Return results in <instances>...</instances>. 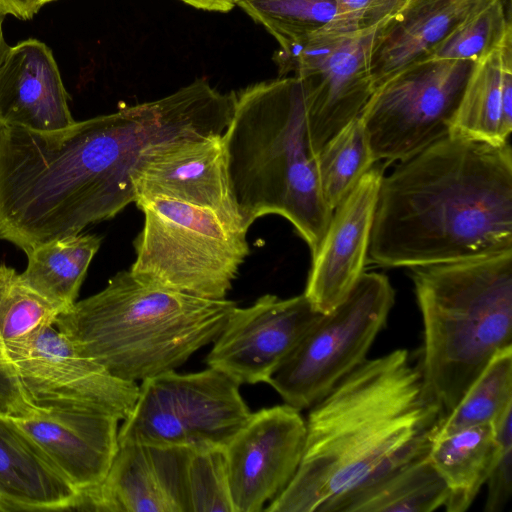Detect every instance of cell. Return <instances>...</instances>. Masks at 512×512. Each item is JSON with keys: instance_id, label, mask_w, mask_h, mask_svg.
Returning a JSON list of instances; mask_svg holds the SVG:
<instances>
[{"instance_id": "cell-12", "label": "cell", "mask_w": 512, "mask_h": 512, "mask_svg": "<svg viewBox=\"0 0 512 512\" xmlns=\"http://www.w3.org/2000/svg\"><path fill=\"white\" fill-rule=\"evenodd\" d=\"M306 439V420L284 403L251 413L223 448L234 512H258L296 473Z\"/></svg>"}, {"instance_id": "cell-4", "label": "cell", "mask_w": 512, "mask_h": 512, "mask_svg": "<svg viewBox=\"0 0 512 512\" xmlns=\"http://www.w3.org/2000/svg\"><path fill=\"white\" fill-rule=\"evenodd\" d=\"M236 303L145 284L120 271L55 326L112 376L138 382L174 370L214 341Z\"/></svg>"}, {"instance_id": "cell-11", "label": "cell", "mask_w": 512, "mask_h": 512, "mask_svg": "<svg viewBox=\"0 0 512 512\" xmlns=\"http://www.w3.org/2000/svg\"><path fill=\"white\" fill-rule=\"evenodd\" d=\"M322 315L304 293L266 294L249 307L235 306L206 363L239 385L268 383Z\"/></svg>"}, {"instance_id": "cell-29", "label": "cell", "mask_w": 512, "mask_h": 512, "mask_svg": "<svg viewBox=\"0 0 512 512\" xmlns=\"http://www.w3.org/2000/svg\"><path fill=\"white\" fill-rule=\"evenodd\" d=\"M237 5L279 46L323 27L335 16L334 0H238Z\"/></svg>"}, {"instance_id": "cell-16", "label": "cell", "mask_w": 512, "mask_h": 512, "mask_svg": "<svg viewBox=\"0 0 512 512\" xmlns=\"http://www.w3.org/2000/svg\"><path fill=\"white\" fill-rule=\"evenodd\" d=\"M405 0L352 32L326 63L303 81L310 136L316 154L343 127L358 117L371 95V61L381 30Z\"/></svg>"}, {"instance_id": "cell-37", "label": "cell", "mask_w": 512, "mask_h": 512, "mask_svg": "<svg viewBox=\"0 0 512 512\" xmlns=\"http://www.w3.org/2000/svg\"><path fill=\"white\" fill-rule=\"evenodd\" d=\"M51 1H54V0H43V4H46V3L51 2Z\"/></svg>"}, {"instance_id": "cell-26", "label": "cell", "mask_w": 512, "mask_h": 512, "mask_svg": "<svg viewBox=\"0 0 512 512\" xmlns=\"http://www.w3.org/2000/svg\"><path fill=\"white\" fill-rule=\"evenodd\" d=\"M512 406V346L499 351L455 408L436 426L431 439L464 428L491 424Z\"/></svg>"}, {"instance_id": "cell-20", "label": "cell", "mask_w": 512, "mask_h": 512, "mask_svg": "<svg viewBox=\"0 0 512 512\" xmlns=\"http://www.w3.org/2000/svg\"><path fill=\"white\" fill-rule=\"evenodd\" d=\"M0 501L3 512L77 510L79 494L39 447L0 415Z\"/></svg>"}, {"instance_id": "cell-5", "label": "cell", "mask_w": 512, "mask_h": 512, "mask_svg": "<svg viewBox=\"0 0 512 512\" xmlns=\"http://www.w3.org/2000/svg\"><path fill=\"white\" fill-rule=\"evenodd\" d=\"M411 269L423 322L418 368L440 422L512 346V251Z\"/></svg>"}, {"instance_id": "cell-13", "label": "cell", "mask_w": 512, "mask_h": 512, "mask_svg": "<svg viewBox=\"0 0 512 512\" xmlns=\"http://www.w3.org/2000/svg\"><path fill=\"white\" fill-rule=\"evenodd\" d=\"M135 201L166 198L207 209L247 233L234 201L222 134L184 137L147 151L132 174ZM135 203V202H134Z\"/></svg>"}, {"instance_id": "cell-24", "label": "cell", "mask_w": 512, "mask_h": 512, "mask_svg": "<svg viewBox=\"0 0 512 512\" xmlns=\"http://www.w3.org/2000/svg\"><path fill=\"white\" fill-rule=\"evenodd\" d=\"M100 245L101 238L80 233L37 245L25 253L28 263L20 275L32 290L64 313L75 304Z\"/></svg>"}, {"instance_id": "cell-18", "label": "cell", "mask_w": 512, "mask_h": 512, "mask_svg": "<svg viewBox=\"0 0 512 512\" xmlns=\"http://www.w3.org/2000/svg\"><path fill=\"white\" fill-rule=\"evenodd\" d=\"M52 50L27 39L10 46L0 66V124L50 132L75 120Z\"/></svg>"}, {"instance_id": "cell-23", "label": "cell", "mask_w": 512, "mask_h": 512, "mask_svg": "<svg viewBox=\"0 0 512 512\" xmlns=\"http://www.w3.org/2000/svg\"><path fill=\"white\" fill-rule=\"evenodd\" d=\"M495 452L492 423L431 439L429 457L447 489L446 511L468 510L486 483Z\"/></svg>"}, {"instance_id": "cell-9", "label": "cell", "mask_w": 512, "mask_h": 512, "mask_svg": "<svg viewBox=\"0 0 512 512\" xmlns=\"http://www.w3.org/2000/svg\"><path fill=\"white\" fill-rule=\"evenodd\" d=\"M471 61L417 64L376 88L363 121L376 161H403L448 135Z\"/></svg>"}, {"instance_id": "cell-6", "label": "cell", "mask_w": 512, "mask_h": 512, "mask_svg": "<svg viewBox=\"0 0 512 512\" xmlns=\"http://www.w3.org/2000/svg\"><path fill=\"white\" fill-rule=\"evenodd\" d=\"M144 225L130 268L139 281L200 298L223 300L249 254L246 233L213 212L166 198L135 201Z\"/></svg>"}, {"instance_id": "cell-19", "label": "cell", "mask_w": 512, "mask_h": 512, "mask_svg": "<svg viewBox=\"0 0 512 512\" xmlns=\"http://www.w3.org/2000/svg\"><path fill=\"white\" fill-rule=\"evenodd\" d=\"M490 0H405L378 35L371 61L376 88L423 61L467 15Z\"/></svg>"}, {"instance_id": "cell-8", "label": "cell", "mask_w": 512, "mask_h": 512, "mask_svg": "<svg viewBox=\"0 0 512 512\" xmlns=\"http://www.w3.org/2000/svg\"><path fill=\"white\" fill-rule=\"evenodd\" d=\"M239 386L210 367L188 374L170 370L146 378L118 430V442L224 448L251 415Z\"/></svg>"}, {"instance_id": "cell-33", "label": "cell", "mask_w": 512, "mask_h": 512, "mask_svg": "<svg viewBox=\"0 0 512 512\" xmlns=\"http://www.w3.org/2000/svg\"><path fill=\"white\" fill-rule=\"evenodd\" d=\"M399 0H334V24L357 30L381 16Z\"/></svg>"}, {"instance_id": "cell-34", "label": "cell", "mask_w": 512, "mask_h": 512, "mask_svg": "<svg viewBox=\"0 0 512 512\" xmlns=\"http://www.w3.org/2000/svg\"><path fill=\"white\" fill-rule=\"evenodd\" d=\"M34 407L23 389L14 367H0V415H23Z\"/></svg>"}, {"instance_id": "cell-32", "label": "cell", "mask_w": 512, "mask_h": 512, "mask_svg": "<svg viewBox=\"0 0 512 512\" xmlns=\"http://www.w3.org/2000/svg\"><path fill=\"white\" fill-rule=\"evenodd\" d=\"M496 452L486 484L485 512H501L512 494V406L492 422Z\"/></svg>"}, {"instance_id": "cell-28", "label": "cell", "mask_w": 512, "mask_h": 512, "mask_svg": "<svg viewBox=\"0 0 512 512\" xmlns=\"http://www.w3.org/2000/svg\"><path fill=\"white\" fill-rule=\"evenodd\" d=\"M63 310L32 290L20 273L0 264V351L55 325ZM4 360L0 354V366Z\"/></svg>"}, {"instance_id": "cell-7", "label": "cell", "mask_w": 512, "mask_h": 512, "mask_svg": "<svg viewBox=\"0 0 512 512\" xmlns=\"http://www.w3.org/2000/svg\"><path fill=\"white\" fill-rule=\"evenodd\" d=\"M395 299L389 279L364 272L335 309L323 314L268 384L297 410L311 408L361 365Z\"/></svg>"}, {"instance_id": "cell-22", "label": "cell", "mask_w": 512, "mask_h": 512, "mask_svg": "<svg viewBox=\"0 0 512 512\" xmlns=\"http://www.w3.org/2000/svg\"><path fill=\"white\" fill-rule=\"evenodd\" d=\"M446 500V486L428 451L346 493L328 512H432Z\"/></svg>"}, {"instance_id": "cell-15", "label": "cell", "mask_w": 512, "mask_h": 512, "mask_svg": "<svg viewBox=\"0 0 512 512\" xmlns=\"http://www.w3.org/2000/svg\"><path fill=\"white\" fill-rule=\"evenodd\" d=\"M381 167L373 166L333 210L314 256L304 295L322 314L351 293L367 262Z\"/></svg>"}, {"instance_id": "cell-35", "label": "cell", "mask_w": 512, "mask_h": 512, "mask_svg": "<svg viewBox=\"0 0 512 512\" xmlns=\"http://www.w3.org/2000/svg\"><path fill=\"white\" fill-rule=\"evenodd\" d=\"M194 8L213 11L228 12L237 5L238 0H180Z\"/></svg>"}, {"instance_id": "cell-31", "label": "cell", "mask_w": 512, "mask_h": 512, "mask_svg": "<svg viewBox=\"0 0 512 512\" xmlns=\"http://www.w3.org/2000/svg\"><path fill=\"white\" fill-rule=\"evenodd\" d=\"M354 31L341 28L331 21L315 31L281 45L274 54L279 77H285L289 73L298 78L311 76Z\"/></svg>"}, {"instance_id": "cell-14", "label": "cell", "mask_w": 512, "mask_h": 512, "mask_svg": "<svg viewBox=\"0 0 512 512\" xmlns=\"http://www.w3.org/2000/svg\"><path fill=\"white\" fill-rule=\"evenodd\" d=\"M7 417L76 490L79 503L105 479L118 448L120 419L115 415L93 409L35 406L26 414Z\"/></svg>"}, {"instance_id": "cell-27", "label": "cell", "mask_w": 512, "mask_h": 512, "mask_svg": "<svg viewBox=\"0 0 512 512\" xmlns=\"http://www.w3.org/2000/svg\"><path fill=\"white\" fill-rule=\"evenodd\" d=\"M506 0H490L462 19L421 61L477 62L512 34ZM419 63V64H420Z\"/></svg>"}, {"instance_id": "cell-17", "label": "cell", "mask_w": 512, "mask_h": 512, "mask_svg": "<svg viewBox=\"0 0 512 512\" xmlns=\"http://www.w3.org/2000/svg\"><path fill=\"white\" fill-rule=\"evenodd\" d=\"M188 448L118 442L103 482L77 510L98 512H187Z\"/></svg>"}, {"instance_id": "cell-1", "label": "cell", "mask_w": 512, "mask_h": 512, "mask_svg": "<svg viewBox=\"0 0 512 512\" xmlns=\"http://www.w3.org/2000/svg\"><path fill=\"white\" fill-rule=\"evenodd\" d=\"M512 251V150L450 132L382 177L367 261L420 267Z\"/></svg>"}, {"instance_id": "cell-25", "label": "cell", "mask_w": 512, "mask_h": 512, "mask_svg": "<svg viewBox=\"0 0 512 512\" xmlns=\"http://www.w3.org/2000/svg\"><path fill=\"white\" fill-rule=\"evenodd\" d=\"M376 162L360 115L318 151L320 186L332 211Z\"/></svg>"}, {"instance_id": "cell-2", "label": "cell", "mask_w": 512, "mask_h": 512, "mask_svg": "<svg viewBox=\"0 0 512 512\" xmlns=\"http://www.w3.org/2000/svg\"><path fill=\"white\" fill-rule=\"evenodd\" d=\"M439 422L406 349L365 360L311 407L303 455L269 512H328L346 493L427 453Z\"/></svg>"}, {"instance_id": "cell-3", "label": "cell", "mask_w": 512, "mask_h": 512, "mask_svg": "<svg viewBox=\"0 0 512 512\" xmlns=\"http://www.w3.org/2000/svg\"><path fill=\"white\" fill-rule=\"evenodd\" d=\"M231 192L246 230L256 219H287L317 252L333 211L318 175L303 81H263L235 93L222 134Z\"/></svg>"}, {"instance_id": "cell-21", "label": "cell", "mask_w": 512, "mask_h": 512, "mask_svg": "<svg viewBox=\"0 0 512 512\" xmlns=\"http://www.w3.org/2000/svg\"><path fill=\"white\" fill-rule=\"evenodd\" d=\"M512 130V34L475 62L450 132L493 145L505 144Z\"/></svg>"}, {"instance_id": "cell-36", "label": "cell", "mask_w": 512, "mask_h": 512, "mask_svg": "<svg viewBox=\"0 0 512 512\" xmlns=\"http://www.w3.org/2000/svg\"><path fill=\"white\" fill-rule=\"evenodd\" d=\"M4 15L0 14V66L6 56V53L9 49V45L7 44L4 33H3V22H4Z\"/></svg>"}, {"instance_id": "cell-38", "label": "cell", "mask_w": 512, "mask_h": 512, "mask_svg": "<svg viewBox=\"0 0 512 512\" xmlns=\"http://www.w3.org/2000/svg\"><path fill=\"white\" fill-rule=\"evenodd\" d=\"M0 512H3V508H2V505H1V501H0Z\"/></svg>"}, {"instance_id": "cell-30", "label": "cell", "mask_w": 512, "mask_h": 512, "mask_svg": "<svg viewBox=\"0 0 512 512\" xmlns=\"http://www.w3.org/2000/svg\"><path fill=\"white\" fill-rule=\"evenodd\" d=\"M187 512H234L223 448L188 449Z\"/></svg>"}, {"instance_id": "cell-10", "label": "cell", "mask_w": 512, "mask_h": 512, "mask_svg": "<svg viewBox=\"0 0 512 512\" xmlns=\"http://www.w3.org/2000/svg\"><path fill=\"white\" fill-rule=\"evenodd\" d=\"M11 364L31 403L37 407L81 408L111 413L125 420L139 385L112 376L82 354L55 325L0 351Z\"/></svg>"}]
</instances>
